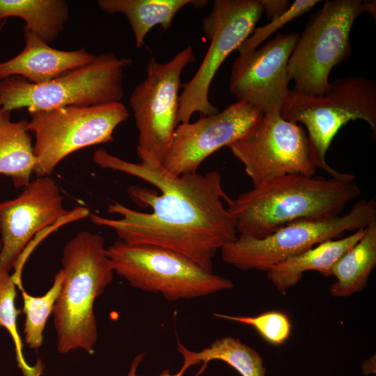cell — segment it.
<instances>
[{
    "mask_svg": "<svg viewBox=\"0 0 376 376\" xmlns=\"http://www.w3.org/2000/svg\"><path fill=\"white\" fill-rule=\"evenodd\" d=\"M93 160L103 169L140 178L159 191L157 194L143 187H129L130 199L143 207H150L151 211L141 212L113 202L108 205L107 211L121 218L91 214L94 224L113 229L125 244L169 249L212 272L217 253L237 236L234 219L223 203L230 198L224 191L219 172L176 175L162 164L130 162L102 148L94 152Z\"/></svg>",
    "mask_w": 376,
    "mask_h": 376,
    "instance_id": "6da1fadb",
    "label": "cell"
},
{
    "mask_svg": "<svg viewBox=\"0 0 376 376\" xmlns=\"http://www.w3.org/2000/svg\"><path fill=\"white\" fill-rule=\"evenodd\" d=\"M361 191L354 181L292 173L230 199L227 209L237 235L263 238L295 221L340 215Z\"/></svg>",
    "mask_w": 376,
    "mask_h": 376,
    "instance_id": "7a4b0ae2",
    "label": "cell"
},
{
    "mask_svg": "<svg viewBox=\"0 0 376 376\" xmlns=\"http://www.w3.org/2000/svg\"><path fill=\"white\" fill-rule=\"evenodd\" d=\"M62 287L54 311L58 352H93L98 337L94 304L111 283L114 272L102 235L79 232L65 244Z\"/></svg>",
    "mask_w": 376,
    "mask_h": 376,
    "instance_id": "3957f363",
    "label": "cell"
},
{
    "mask_svg": "<svg viewBox=\"0 0 376 376\" xmlns=\"http://www.w3.org/2000/svg\"><path fill=\"white\" fill-rule=\"evenodd\" d=\"M281 115L305 125L310 159L316 169L332 178L354 181V175L331 168L326 154L339 130L350 120H363L375 133L376 85L364 77L348 76L329 82L322 95H307L290 90Z\"/></svg>",
    "mask_w": 376,
    "mask_h": 376,
    "instance_id": "277c9868",
    "label": "cell"
},
{
    "mask_svg": "<svg viewBox=\"0 0 376 376\" xmlns=\"http://www.w3.org/2000/svg\"><path fill=\"white\" fill-rule=\"evenodd\" d=\"M132 63L130 58L106 52L44 84H33L19 76L0 79L1 109L10 113L26 108L32 113L65 107L119 102L124 93V69Z\"/></svg>",
    "mask_w": 376,
    "mask_h": 376,
    "instance_id": "5b68a950",
    "label": "cell"
},
{
    "mask_svg": "<svg viewBox=\"0 0 376 376\" xmlns=\"http://www.w3.org/2000/svg\"><path fill=\"white\" fill-rule=\"evenodd\" d=\"M107 254L114 274L132 288L160 293L168 301L207 296L234 287L230 280L164 247L131 245L117 239L107 247Z\"/></svg>",
    "mask_w": 376,
    "mask_h": 376,
    "instance_id": "8992f818",
    "label": "cell"
},
{
    "mask_svg": "<svg viewBox=\"0 0 376 376\" xmlns=\"http://www.w3.org/2000/svg\"><path fill=\"white\" fill-rule=\"evenodd\" d=\"M375 220V198L360 200L344 215L295 221L263 238L237 235L233 242L220 250L221 258L242 270L267 272L283 261L345 231L365 228Z\"/></svg>",
    "mask_w": 376,
    "mask_h": 376,
    "instance_id": "52a82bcc",
    "label": "cell"
},
{
    "mask_svg": "<svg viewBox=\"0 0 376 376\" xmlns=\"http://www.w3.org/2000/svg\"><path fill=\"white\" fill-rule=\"evenodd\" d=\"M363 13L361 0H327L311 16L288 63L294 91L307 95L324 93L332 68L351 57V29Z\"/></svg>",
    "mask_w": 376,
    "mask_h": 376,
    "instance_id": "ba28073f",
    "label": "cell"
},
{
    "mask_svg": "<svg viewBox=\"0 0 376 376\" xmlns=\"http://www.w3.org/2000/svg\"><path fill=\"white\" fill-rule=\"evenodd\" d=\"M129 111L120 102L91 107H65L30 113L27 129L35 135L37 177L50 176L72 152L113 141L116 128Z\"/></svg>",
    "mask_w": 376,
    "mask_h": 376,
    "instance_id": "9c48e42d",
    "label": "cell"
},
{
    "mask_svg": "<svg viewBox=\"0 0 376 376\" xmlns=\"http://www.w3.org/2000/svg\"><path fill=\"white\" fill-rule=\"evenodd\" d=\"M191 45L178 52L166 63L151 58L146 77L130 97V106L138 130L137 155L142 162L163 163L173 134L178 125L180 75L184 68L195 62Z\"/></svg>",
    "mask_w": 376,
    "mask_h": 376,
    "instance_id": "30bf717a",
    "label": "cell"
},
{
    "mask_svg": "<svg viewBox=\"0 0 376 376\" xmlns=\"http://www.w3.org/2000/svg\"><path fill=\"white\" fill-rule=\"evenodd\" d=\"M263 13L259 0L214 1L211 13L202 21L210 45L196 74L182 86L178 123H189L196 112L202 116L219 112L209 100L213 78L228 55L251 34Z\"/></svg>",
    "mask_w": 376,
    "mask_h": 376,
    "instance_id": "8fae6325",
    "label": "cell"
},
{
    "mask_svg": "<svg viewBox=\"0 0 376 376\" xmlns=\"http://www.w3.org/2000/svg\"><path fill=\"white\" fill-rule=\"evenodd\" d=\"M228 148L253 187L287 174L313 176L317 169L310 159L304 127L284 119L280 111L263 113L246 134Z\"/></svg>",
    "mask_w": 376,
    "mask_h": 376,
    "instance_id": "7c38bea8",
    "label": "cell"
},
{
    "mask_svg": "<svg viewBox=\"0 0 376 376\" xmlns=\"http://www.w3.org/2000/svg\"><path fill=\"white\" fill-rule=\"evenodd\" d=\"M263 115L261 109L237 101L221 112L202 116L194 123L178 125L164 156L163 166L176 175L197 172L206 158L242 137Z\"/></svg>",
    "mask_w": 376,
    "mask_h": 376,
    "instance_id": "4fadbf2b",
    "label": "cell"
},
{
    "mask_svg": "<svg viewBox=\"0 0 376 376\" xmlns=\"http://www.w3.org/2000/svg\"><path fill=\"white\" fill-rule=\"evenodd\" d=\"M63 200L54 179L42 176L0 203V272L10 273L34 235L70 216Z\"/></svg>",
    "mask_w": 376,
    "mask_h": 376,
    "instance_id": "5bb4252c",
    "label": "cell"
},
{
    "mask_svg": "<svg viewBox=\"0 0 376 376\" xmlns=\"http://www.w3.org/2000/svg\"><path fill=\"white\" fill-rule=\"evenodd\" d=\"M299 36L280 33L262 47L240 54L231 69L230 93L263 113L281 111L290 91L288 63Z\"/></svg>",
    "mask_w": 376,
    "mask_h": 376,
    "instance_id": "9a60e30c",
    "label": "cell"
},
{
    "mask_svg": "<svg viewBox=\"0 0 376 376\" xmlns=\"http://www.w3.org/2000/svg\"><path fill=\"white\" fill-rule=\"evenodd\" d=\"M23 32L24 47L13 58L0 62V79L19 76L33 84H44L91 63L96 56L85 48L57 49L26 27Z\"/></svg>",
    "mask_w": 376,
    "mask_h": 376,
    "instance_id": "2e32d148",
    "label": "cell"
},
{
    "mask_svg": "<svg viewBox=\"0 0 376 376\" xmlns=\"http://www.w3.org/2000/svg\"><path fill=\"white\" fill-rule=\"evenodd\" d=\"M363 230L344 238L323 242L288 258L266 272L267 277L277 290L284 292L300 281L306 272L316 271L325 277L330 276L332 266L359 241Z\"/></svg>",
    "mask_w": 376,
    "mask_h": 376,
    "instance_id": "e0dca14e",
    "label": "cell"
},
{
    "mask_svg": "<svg viewBox=\"0 0 376 376\" xmlns=\"http://www.w3.org/2000/svg\"><path fill=\"white\" fill-rule=\"evenodd\" d=\"M206 0H99L97 4L103 12L113 15L122 13L129 21L135 38L136 48L144 42L148 33L155 26L166 31L182 8L190 5L203 8Z\"/></svg>",
    "mask_w": 376,
    "mask_h": 376,
    "instance_id": "ac0fdd59",
    "label": "cell"
},
{
    "mask_svg": "<svg viewBox=\"0 0 376 376\" xmlns=\"http://www.w3.org/2000/svg\"><path fill=\"white\" fill-rule=\"evenodd\" d=\"M376 265V220L363 230L359 241L332 266L336 281L330 287L332 296L344 298L364 289Z\"/></svg>",
    "mask_w": 376,
    "mask_h": 376,
    "instance_id": "d6986e66",
    "label": "cell"
},
{
    "mask_svg": "<svg viewBox=\"0 0 376 376\" xmlns=\"http://www.w3.org/2000/svg\"><path fill=\"white\" fill-rule=\"evenodd\" d=\"M28 120L12 122L10 113L0 123V174L11 178L15 188L26 187L37 163Z\"/></svg>",
    "mask_w": 376,
    "mask_h": 376,
    "instance_id": "ffe728a7",
    "label": "cell"
},
{
    "mask_svg": "<svg viewBox=\"0 0 376 376\" xmlns=\"http://www.w3.org/2000/svg\"><path fill=\"white\" fill-rule=\"evenodd\" d=\"M16 17L24 27L47 44L63 31L70 17V7L65 0H0V19Z\"/></svg>",
    "mask_w": 376,
    "mask_h": 376,
    "instance_id": "44dd1931",
    "label": "cell"
},
{
    "mask_svg": "<svg viewBox=\"0 0 376 376\" xmlns=\"http://www.w3.org/2000/svg\"><path fill=\"white\" fill-rule=\"evenodd\" d=\"M178 350L183 356L188 368L201 362L213 360L224 361L235 369L242 376H265L266 368L259 353L238 338L225 336L213 341L209 347L199 352L187 349L180 341Z\"/></svg>",
    "mask_w": 376,
    "mask_h": 376,
    "instance_id": "7402d4cb",
    "label": "cell"
},
{
    "mask_svg": "<svg viewBox=\"0 0 376 376\" xmlns=\"http://www.w3.org/2000/svg\"><path fill=\"white\" fill-rule=\"evenodd\" d=\"M63 280L60 269L54 276L51 288L42 296H32L24 288H19L23 302L22 313L24 314V334L25 343L29 348L37 350L43 343V332L48 318L52 314L56 299L59 295Z\"/></svg>",
    "mask_w": 376,
    "mask_h": 376,
    "instance_id": "603a6c76",
    "label": "cell"
},
{
    "mask_svg": "<svg viewBox=\"0 0 376 376\" xmlns=\"http://www.w3.org/2000/svg\"><path fill=\"white\" fill-rule=\"evenodd\" d=\"M17 285L12 274L0 272V327L5 328L15 345V358L24 376H41L44 365L38 360L35 366L28 364L23 354V343L17 331V318L20 311L15 305Z\"/></svg>",
    "mask_w": 376,
    "mask_h": 376,
    "instance_id": "cb8c5ba5",
    "label": "cell"
},
{
    "mask_svg": "<svg viewBox=\"0 0 376 376\" xmlns=\"http://www.w3.org/2000/svg\"><path fill=\"white\" fill-rule=\"evenodd\" d=\"M216 318L234 321L252 327L265 340L275 345H281L288 338L291 324L288 316L272 311L256 316H233L214 313Z\"/></svg>",
    "mask_w": 376,
    "mask_h": 376,
    "instance_id": "d4e9b609",
    "label": "cell"
},
{
    "mask_svg": "<svg viewBox=\"0 0 376 376\" xmlns=\"http://www.w3.org/2000/svg\"><path fill=\"white\" fill-rule=\"evenodd\" d=\"M321 1L296 0L281 15L272 19L267 24L255 28L251 34L237 48L240 54L257 49L271 34L292 19L308 12Z\"/></svg>",
    "mask_w": 376,
    "mask_h": 376,
    "instance_id": "484cf974",
    "label": "cell"
},
{
    "mask_svg": "<svg viewBox=\"0 0 376 376\" xmlns=\"http://www.w3.org/2000/svg\"><path fill=\"white\" fill-rule=\"evenodd\" d=\"M259 2L269 21L283 14L291 5L288 0H259Z\"/></svg>",
    "mask_w": 376,
    "mask_h": 376,
    "instance_id": "4316f807",
    "label": "cell"
},
{
    "mask_svg": "<svg viewBox=\"0 0 376 376\" xmlns=\"http://www.w3.org/2000/svg\"><path fill=\"white\" fill-rule=\"evenodd\" d=\"M144 356H145V354L141 353L136 355L134 358L127 376H140L136 374V370L139 367V365L140 364L141 361L143 359ZM187 368L188 367L183 364L180 370L175 374H171L169 370H164L162 372V373L159 376H183L185 371Z\"/></svg>",
    "mask_w": 376,
    "mask_h": 376,
    "instance_id": "83f0119b",
    "label": "cell"
},
{
    "mask_svg": "<svg viewBox=\"0 0 376 376\" xmlns=\"http://www.w3.org/2000/svg\"><path fill=\"white\" fill-rule=\"evenodd\" d=\"M363 12H368L375 19L376 3L375 1H362Z\"/></svg>",
    "mask_w": 376,
    "mask_h": 376,
    "instance_id": "f1b7e54d",
    "label": "cell"
},
{
    "mask_svg": "<svg viewBox=\"0 0 376 376\" xmlns=\"http://www.w3.org/2000/svg\"><path fill=\"white\" fill-rule=\"evenodd\" d=\"M8 113H3L1 109V107H0V123L2 122V120H3L6 114Z\"/></svg>",
    "mask_w": 376,
    "mask_h": 376,
    "instance_id": "f546056e",
    "label": "cell"
},
{
    "mask_svg": "<svg viewBox=\"0 0 376 376\" xmlns=\"http://www.w3.org/2000/svg\"><path fill=\"white\" fill-rule=\"evenodd\" d=\"M6 19H0V31L2 29V28L3 27L4 24H6Z\"/></svg>",
    "mask_w": 376,
    "mask_h": 376,
    "instance_id": "4dcf8cb0",
    "label": "cell"
},
{
    "mask_svg": "<svg viewBox=\"0 0 376 376\" xmlns=\"http://www.w3.org/2000/svg\"><path fill=\"white\" fill-rule=\"evenodd\" d=\"M1 247H2V244H1V237H0V253L1 251Z\"/></svg>",
    "mask_w": 376,
    "mask_h": 376,
    "instance_id": "1f68e13d",
    "label": "cell"
}]
</instances>
